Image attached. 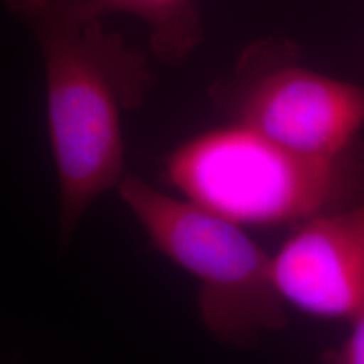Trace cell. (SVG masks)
<instances>
[{
  "mask_svg": "<svg viewBox=\"0 0 364 364\" xmlns=\"http://www.w3.org/2000/svg\"><path fill=\"white\" fill-rule=\"evenodd\" d=\"M164 177L184 199L240 226H297L361 198L364 154L311 157L228 122L172 150Z\"/></svg>",
  "mask_w": 364,
  "mask_h": 364,
  "instance_id": "cell-2",
  "label": "cell"
},
{
  "mask_svg": "<svg viewBox=\"0 0 364 364\" xmlns=\"http://www.w3.org/2000/svg\"><path fill=\"white\" fill-rule=\"evenodd\" d=\"M209 98L228 122L311 157L351 152L364 129V86L306 66L285 38L247 46L233 71L209 86Z\"/></svg>",
  "mask_w": 364,
  "mask_h": 364,
  "instance_id": "cell-4",
  "label": "cell"
},
{
  "mask_svg": "<svg viewBox=\"0 0 364 364\" xmlns=\"http://www.w3.org/2000/svg\"><path fill=\"white\" fill-rule=\"evenodd\" d=\"M349 331L344 339L324 354L331 364H364V306L346 321Z\"/></svg>",
  "mask_w": 364,
  "mask_h": 364,
  "instance_id": "cell-7",
  "label": "cell"
},
{
  "mask_svg": "<svg viewBox=\"0 0 364 364\" xmlns=\"http://www.w3.org/2000/svg\"><path fill=\"white\" fill-rule=\"evenodd\" d=\"M4 2L43 54L59 235L68 243L91 204L124 179L122 115L145 102L156 76L147 56L105 29L103 21L73 19L56 0Z\"/></svg>",
  "mask_w": 364,
  "mask_h": 364,
  "instance_id": "cell-1",
  "label": "cell"
},
{
  "mask_svg": "<svg viewBox=\"0 0 364 364\" xmlns=\"http://www.w3.org/2000/svg\"><path fill=\"white\" fill-rule=\"evenodd\" d=\"M117 191L150 243L198 282L199 318L218 343L252 348L284 329L289 306L275 284L273 258L247 228L134 174Z\"/></svg>",
  "mask_w": 364,
  "mask_h": 364,
  "instance_id": "cell-3",
  "label": "cell"
},
{
  "mask_svg": "<svg viewBox=\"0 0 364 364\" xmlns=\"http://www.w3.org/2000/svg\"><path fill=\"white\" fill-rule=\"evenodd\" d=\"M287 306L346 322L364 306V194L294 226L272 255Z\"/></svg>",
  "mask_w": 364,
  "mask_h": 364,
  "instance_id": "cell-5",
  "label": "cell"
},
{
  "mask_svg": "<svg viewBox=\"0 0 364 364\" xmlns=\"http://www.w3.org/2000/svg\"><path fill=\"white\" fill-rule=\"evenodd\" d=\"M76 21H103L112 14H130L149 27L152 53L164 65L177 66L203 43L204 27L196 0H56Z\"/></svg>",
  "mask_w": 364,
  "mask_h": 364,
  "instance_id": "cell-6",
  "label": "cell"
}]
</instances>
